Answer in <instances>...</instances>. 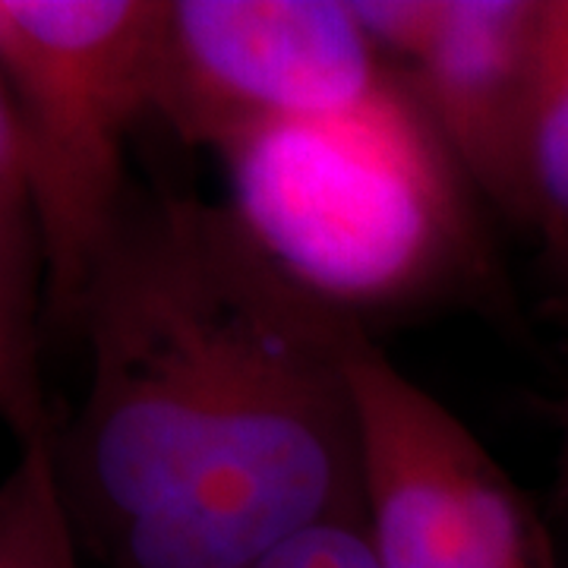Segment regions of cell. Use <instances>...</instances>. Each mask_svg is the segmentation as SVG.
Segmentation results:
<instances>
[{
    "label": "cell",
    "mask_w": 568,
    "mask_h": 568,
    "mask_svg": "<svg viewBox=\"0 0 568 568\" xmlns=\"http://www.w3.org/2000/svg\"><path fill=\"white\" fill-rule=\"evenodd\" d=\"M395 80L351 0H164L152 118L215 155L268 123L361 108Z\"/></svg>",
    "instance_id": "cell-5"
},
{
    "label": "cell",
    "mask_w": 568,
    "mask_h": 568,
    "mask_svg": "<svg viewBox=\"0 0 568 568\" xmlns=\"http://www.w3.org/2000/svg\"><path fill=\"white\" fill-rule=\"evenodd\" d=\"M515 222L528 224L562 278L559 313L568 310V0H549L547 39L534 85Z\"/></svg>",
    "instance_id": "cell-8"
},
{
    "label": "cell",
    "mask_w": 568,
    "mask_h": 568,
    "mask_svg": "<svg viewBox=\"0 0 568 568\" xmlns=\"http://www.w3.org/2000/svg\"><path fill=\"white\" fill-rule=\"evenodd\" d=\"M480 200L515 219L549 0H351Z\"/></svg>",
    "instance_id": "cell-7"
},
{
    "label": "cell",
    "mask_w": 568,
    "mask_h": 568,
    "mask_svg": "<svg viewBox=\"0 0 568 568\" xmlns=\"http://www.w3.org/2000/svg\"><path fill=\"white\" fill-rule=\"evenodd\" d=\"M383 568H556L547 525L458 414L366 335L351 361Z\"/></svg>",
    "instance_id": "cell-6"
},
{
    "label": "cell",
    "mask_w": 568,
    "mask_h": 568,
    "mask_svg": "<svg viewBox=\"0 0 568 568\" xmlns=\"http://www.w3.org/2000/svg\"><path fill=\"white\" fill-rule=\"evenodd\" d=\"M562 489H566V499H568V443H566V458H562Z\"/></svg>",
    "instance_id": "cell-13"
},
{
    "label": "cell",
    "mask_w": 568,
    "mask_h": 568,
    "mask_svg": "<svg viewBox=\"0 0 568 568\" xmlns=\"http://www.w3.org/2000/svg\"><path fill=\"white\" fill-rule=\"evenodd\" d=\"M253 568H383L366 528V515L335 518L306 530Z\"/></svg>",
    "instance_id": "cell-11"
},
{
    "label": "cell",
    "mask_w": 568,
    "mask_h": 568,
    "mask_svg": "<svg viewBox=\"0 0 568 568\" xmlns=\"http://www.w3.org/2000/svg\"><path fill=\"white\" fill-rule=\"evenodd\" d=\"M89 388L54 439L77 537L108 544L164 506L250 410L345 373L364 325L265 260L227 205H130L73 316Z\"/></svg>",
    "instance_id": "cell-1"
},
{
    "label": "cell",
    "mask_w": 568,
    "mask_h": 568,
    "mask_svg": "<svg viewBox=\"0 0 568 568\" xmlns=\"http://www.w3.org/2000/svg\"><path fill=\"white\" fill-rule=\"evenodd\" d=\"M77 540L54 439L22 448L20 465L0 487V568H80Z\"/></svg>",
    "instance_id": "cell-10"
},
{
    "label": "cell",
    "mask_w": 568,
    "mask_h": 568,
    "mask_svg": "<svg viewBox=\"0 0 568 568\" xmlns=\"http://www.w3.org/2000/svg\"><path fill=\"white\" fill-rule=\"evenodd\" d=\"M215 159L253 246L351 323L487 291L480 193L402 73L361 108L268 123Z\"/></svg>",
    "instance_id": "cell-2"
},
{
    "label": "cell",
    "mask_w": 568,
    "mask_h": 568,
    "mask_svg": "<svg viewBox=\"0 0 568 568\" xmlns=\"http://www.w3.org/2000/svg\"><path fill=\"white\" fill-rule=\"evenodd\" d=\"M354 515H366L364 436L347 366L250 410L102 559L108 568H253L306 530Z\"/></svg>",
    "instance_id": "cell-4"
},
{
    "label": "cell",
    "mask_w": 568,
    "mask_h": 568,
    "mask_svg": "<svg viewBox=\"0 0 568 568\" xmlns=\"http://www.w3.org/2000/svg\"><path fill=\"white\" fill-rule=\"evenodd\" d=\"M562 316H568V310H566V313H562Z\"/></svg>",
    "instance_id": "cell-14"
},
{
    "label": "cell",
    "mask_w": 568,
    "mask_h": 568,
    "mask_svg": "<svg viewBox=\"0 0 568 568\" xmlns=\"http://www.w3.org/2000/svg\"><path fill=\"white\" fill-rule=\"evenodd\" d=\"M0 209L32 219L20 114H17V102H13L3 67H0Z\"/></svg>",
    "instance_id": "cell-12"
},
{
    "label": "cell",
    "mask_w": 568,
    "mask_h": 568,
    "mask_svg": "<svg viewBox=\"0 0 568 568\" xmlns=\"http://www.w3.org/2000/svg\"><path fill=\"white\" fill-rule=\"evenodd\" d=\"M44 265L36 222L0 209V424L20 448L58 439L39 373Z\"/></svg>",
    "instance_id": "cell-9"
},
{
    "label": "cell",
    "mask_w": 568,
    "mask_h": 568,
    "mask_svg": "<svg viewBox=\"0 0 568 568\" xmlns=\"http://www.w3.org/2000/svg\"><path fill=\"white\" fill-rule=\"evenodd\" d=\"M164 0H0V67L26 145L44 306L73 325L133 196L126 142L152 118Z\"/></svg>",
    "instance_id": "cell-3"
}]
</instances>
